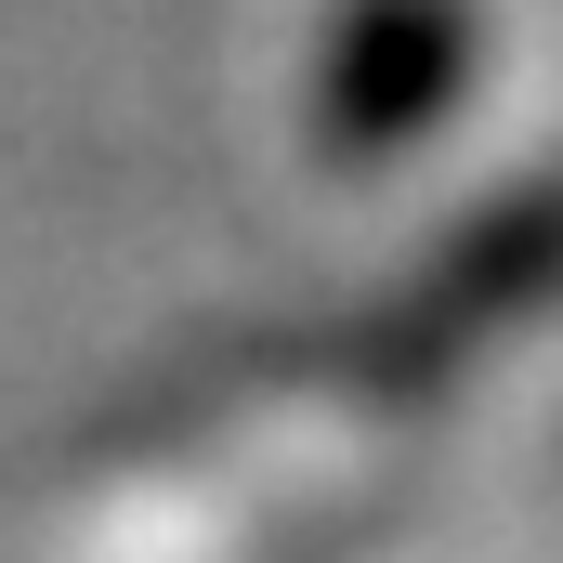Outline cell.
<instances>
[{
  "instance_id": "6da1fadb",
  "label": "cell",
  "mask_w": 563,
  "mask_h": 563,
  "mask_svg": "<svg viewBox=\"0 0 563 563\" xmlns=\"http://www.w3.org/2000/svg\"><path fill=\"white\" fill-rule=\"evenodd\" d=\"M472 66V0H354L341 40H328V79H314V132L328 157H394L445 119Z\"/></svg>"
}]
</instances>
